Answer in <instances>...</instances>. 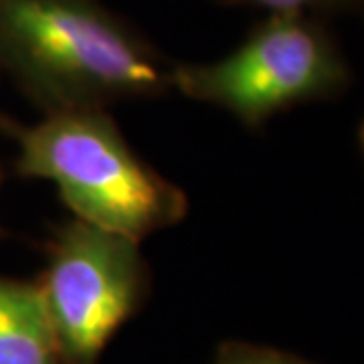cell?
Returning a JSON list of instances; mask_svg holds the SVG:
<instances>
[{
	"instance_id": "3",
	"label": "cell",
	"mask_w": 364,
	"mask_h": 364,
	"mask_svg": "<svg viewBox=\"0 0 364 364\" xmlns=\"http://www.w3.org/2000/svg\"><path fill=\"white\" fill-rule=\"evenodd\" d=\"M39 284L65 364H95L148 284L140 241L71 219L49 245Z\"/></svg>"
},
{
	"instance_id": "4",
	"label": "cell",
	"mask_w": 364,
	"mask_h": 364,
	"mask_svg": "<svg viewBox=\"0 0 364 364\" xmlns=\"http://www.w3.org/2000/svg\"><path fill=\"white\" fill-rule=\"evenodd\" d=\"M340 69L312 28L279 16L210 65L174 67L172 87L257 126L287 105L326 93Z\"/></svg>"
},
{
	"instance_id": "7",
	"label": "cell",
	"mask_w": 364,
	"mask_h": 364,
	"mask_svg": "<svg viewBox=\"0 0 364 364\" xmlns=\"http://www.w3.org/2000/svg\"><path fill=\"white\" fill-rule=\"evenodd\" d=\"M247 2H253V4H259V6H265V9H272V11L286 14L298 11V9H301L304 4H308L312 0H247Z\"/></svg>"
},
{
	"instance_id": "2",
	"label": "cell",
	"mask_w": 364,
	"mask_h": 364,
	"mask_svg": "<svg viewBox=\"0 0 364 364\" xmlns=\"http://www.w3.org/2000/svg\"><path fill=\"white\" fill-rule=\"evenodd\" d=\"M16 170L53 182L73 219L134 241L188 210L186 195L132 150L105 109L55 112L18 132Z\"/></svg>"
},
{
	"instance_id": "1",
	"label": "cell",
	"mask_w": 364,
	"mask_h": 364,
	"mask_svg": "<svg viewBox=\"0 0 364 364\" xmlns=\"http://www.w3.org/2000/svg\"><path fill=\"white\" fill-rule=\"evenodd\" d=\"M0 33L47 114L174 90V67L87 0H0Z\"/></svg>"
},
{
	"instance_id": "5",
	"label": "cell",
	"mask_w": 364,
	"mask_h": 364,
	"mask_svg": "<svg viewBox=\"0 0 364 364\" xmlns=\"http://www.w3.org/2000/svg\"><path fill=\"white\" fill-rule=\"evenodd\" d=\"M0 364H65L39 284L0 277Z\"/></svg>"
},
{
	"instance_id": "6",
	"label": "cell",
	"mask_w": 364,
	"mask_h": 364,
	"mask_svg": "<svg viewBox=\"0 0 364 364\" xmlns=\"http://www.w3.org/2000/svg\"><path fill=\"white\" fill-rule=\"evenodd\" d=\"M217 364H304V363L291 360V358H286V356L275 354V352L247 350V348H241V350H229Z\"/></svg>"
}]
</instances>
